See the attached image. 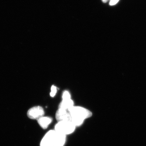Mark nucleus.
Segmentation results:
<instances>
[{"mask_svg":"<svg viewBox=\"0 0 146 146\" xmlns=\"http://www.w3.org/2000/svg\"><path fill=\"white\" fill-rule=\"evenodd\" d=\"M71 116V121L77 127L83 124L84 121L91 118L92 112L85 108L80 106H73L68 110Z\"/></svg>","mask_w":146,"mask_h":146,"instance_id":"obj_1","label":"nucleus"},{"mask_svg":"<svg viewBox=\"0 0 146 146\" xmlns=\"http://www.w3.org/2000/svg\"><path fill=\"white\" fill-rule=\"evenodd\" d=\"M76 127L71 121H58L55 125L54 130L66 136L71 135L75 132Z\"/></svg>","mask_w":146,"mask_h":146,"instance_id":"obj_2","label":"nucleus"},{"mask_svg":"<svg viewBox=\"0 0 146 146\" xmlns=\"http://www.w3.org/2000/svg\"><path fill=\"white\" fill-rule=\"evenodd\" d=\"M44 108L40 106H34L29 110L27 113L28 117L33 120L38 119L39 118L44 116Z\"/></svg>","mask_w":146,"mask_h":146,"instance_id":"obj_3","label":"nucleus"},{"mask_svg":"<svg viewBox=\"0 0 146 146\" xmlns=\"http://www.w3.org/2000/svg\"><path fill=\"white\" fill-rule=\"evenodd\" d=\"M67 136L54 130L52 137L54 146H65L67 141Z\"/></svg>","mask_w":146,"mask_h":146,"instance_id":"obj_4","label":"nucleus"},{"mask_svg":"<svg viewBox=\"0 0 146 146\" xmlns=\"http://www.w3.org/2000/svg\"><path fill=\"white\" fill-rule=\"evenodd\" d=\"M55 117L58 122L71 121V116L69 111L61 108H58L56 111Z\"/></svg>","mask_w":146,"mask_h":146,"instance_id":"obj_5","label":"nucleus"},{"mask_svg":"<svg viewBox=\"0 0 146 146\" xmlns=\"http://www.w3.org/2000/svg\"><path fill=\"white\" fill-rule=\"evenodd\" d=\"M54 130H50L43 136L40 143V146H54L53 142V135Z\"/></svg>","mask_w":146,"mask_h":146,"instance_id":"obj_6","label":"nucleus"},{"mask_svg":"<svg viewBox=\"0 0 146 146\" xmlns=\"http://www.w3.org/2000/svg\"><path fill=\"white\" fill-rule=\"evenodd\" d=\"M37 121L40 127L43 129H46L52 123L53 119L50 117L44 116L39 118Z\"/></svg>","mask_w":146,"mask_h":146,"instance_id":"obj_7","label":"nucleus"},{"mask_svg":"<svg viewBox=\"0 0 146 146\" xmlns=\"http://www.w3.org/2000/svg\"><path fill=\"white\" fill-rule=\"evenodd\" d=\"M74 102L72 99L62 100L58 106V108H61L66 110H69L71 108L74 106Z\"/></svg>","mask_w":146,"mask_h":146,"instance_id":"obj_8","label":"nucleus"},{"mask_svg":"<svg viewBox=\"0 0 146 146\" xmlns=\"http://www.w3.org/2000/svg\"><path fill=\"white\" fill-rule=\"evenodd\" d=\"M71 95L69 91H65L62 95V100H68L71 99Z\"/></svg>","mask_w":146,"mask_h":146,"instance_id":"obj_9","label":"nucleus"},{"mask_svg":"<svg viewBox=\"0 0 146 146\" xmlns=\"http://www.w3.org/2000/svg\"><path fill=\"white\" fill-rule=\"evenodd\" d=\"M56 92H57V89H56V87L55 86H52L51 88V92L50 93V96L51 97H54L55 96L56 94Z\"/></svg>","mask_w":146,"mask_h":146,"instance_id":"obj_10","label":"nucleus"},{"mask_svg":"<svg viewBox=\"0 0 146 146\" xmlns=\"http://www.w3.org/2000/svg\"><path fill=\"white\" fill-rule=\"evenodd\" d=\"M119 1V0H110V5L112 6L115 5Z\"/></svg>","mask_w":146,"mask_h":146,"instance_id":"obj_11","label":"nucleus"},{"mask_svg":"<svg viewBox=\"0 0 146 146\" xmlns=\"http://www.w3.org/2000/svg\"><path fill=\"white\" fill-rule=\"evenodd\" d=\"M102 1L103 2L106 3L108 1V0H102Z\"/></svg>","mask_w":146,"mask_h":146,"instance_id":"obj_12","label":"nucleus"},{"mask_svg":"<svg viewBox=\"0 0 146 146\" xmlns=\"http://www.w3.org/2000/svg\"></svg>","mask_w":146,"mask_h":146,"instance_id":"obj_13","label":"nucleus"}]
</instances>
